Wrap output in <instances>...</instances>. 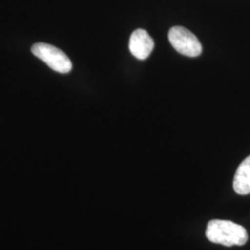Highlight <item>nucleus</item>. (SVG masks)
<instances>
[{
  "instance_id": "nucleus-5",
  "label": "nucleus",
  "mask_w": 250,
  "mask_h": 250,
  "mask_svg": "<svg viewBox=\"0 0 250 250\" xmlns=\"http://www.w3.org/2000/svg\"><path fill=\"white\" fill-rule=\"evenodd\" d=\"M233 189L238 195L250 194V156L237 168L233 178Z\"/></svg>"
},
{
  "instance_id": "nucleus-1",
  "label": "nucleus",
  "mask_w": 250,
  "mask_h": 250,
  "mask_svg": "<svg viewBox=\"0 0 250 250\" xmlns=\"http://www.w3.org/2000/svg\"><path fill=\"white\" fill-rule=\"evenodd\" d=\"M207 238L212 243L225 247L243 246L249 240L247 230L231 221L212 220L207 225Z\"/></svg>"
},
{
  "instance_id": "nucleus-4",
  "label": "nucleus",
  "mask_w": 250,
  "mask_h": 250,
  "mask_svg": "<svg viewBox=\"0 0 250 250\" xmlns=\"http://www.w3.org/2000/svg\"><path fill=\"white\" fill-rule=\"evenodd\" d=\"M154 48V41L149 34L143 29L135 30L129 41V49L138 60H146Z\"/></svg>"
},
{
  "instance_id": "nucleus-3",
  "label": "nucleus",
  "mask_w": 250,
  "mask_h": 250,
  "mask_svg": "<svg viewBox=\"0 0 250 250\" xmlns=\"http://www.w3.org/2000/svg\"><path fill=\"white\" fill-rule=\"evenodd\" d=\"M169 41L174 49L184 56L195 58L202 53V45L197 36L187 28L174 26L169 31Z\"/></svg>"
},
{
  "instance_id": "nucleus-2",
  "label": "nucleus",
  "mask_w": 250,
  "mask_h": 250,
  "mask_svg": "<svg viewBox=\"0 0 250 250\" xmlns=\"http://www.w3.org/2000/svg\"><path fill=\"white\" fill-rule=\"evenodd\" d=\"M32 53L36 58L43 61L55 72L68 73L72 71L71 60L63 51L54 45L45 43H37L32 46Z\"/></svg>"
}]
</instances>
